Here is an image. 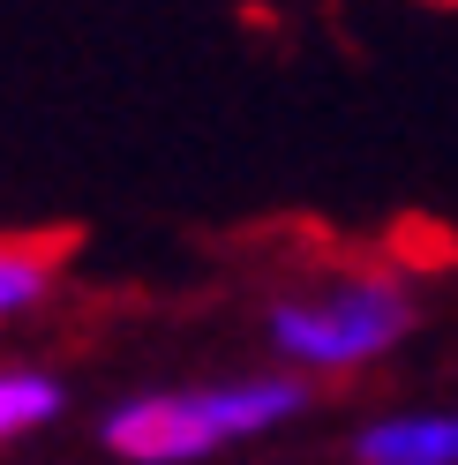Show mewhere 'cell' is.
I'll return each instance as SVG.
<instances>
[{
	"label": "cell",
	"instance_id": "cell-1",
	"mask_svg": "<svg viewBox=\"0 0 458 465\" xmlns=\"http://www.w3.org/2000/svg\"><path fill=\"white\" fill-rule=\"evenodd\" d=\"M301 383H241V391H195V398H135L105 420V450H121L135 465H181L204 458L234 435H255L285 413H301Z\"/></svg>",
	"mask_w": 458,
	"mask_h": 465
},
{
	"label": "cell",
	"instance_id": "cell-2",
	"mask_svg": "<svg viewBox=\"0 0 458 465\" xmlns=\"http://www.w3.org/2000/svg\"><path fill=\"white\" fill-rule=\"evenodd\" d=\"M406 323H413V301L398 293V278H338L324 293H301V301L271 308V338L308 368L376 361L383 345H398Z\"/></svg>",
	"mask_w": 458,
	"mask_h": 465
},
{
	"label": "cell",
	"instance_id": "cell-3",
	"mask_svg": "<svg viewBox=\"0 0 458 465\" xmlns=\"http://www.w3.org/2000/svg\"><path fill=\"white\" fill-rule=\"evenodd\" d=\"M83 232L75 225H53V232H8L0 241V315H15V308H31L45 293V278L61 255H75Z\"/></svg>",
	"mask_w": 458,
	"mask_h": 465
},
{
	"label": "cell",
	"instance_id": "cell-4",
	"mask_svg": "<svg viewBox=\"0 0 458 465\" xmlns=\"http://www.w3.org/2000/svg\"><path fill=\"white\" fill-rule=\"evenodd\" d=\"M361 465H458V413L368 428L361 435Z\"/></svg>",
	"mask_w": 458,
	"mask_h": 465
},
{
	"label": "cell",
	"instance_id": "cell-5",
	"mask_svg": "<svg viewBox=\"0 0 458 465\" xmlns=\"http://www.w3.org/2000/svg\"><path fill=\"white\" fill-rule=\"evenodd\" d=\"M53 405H61V391L45 383V375H0V443L23 428H38L53 420Z\"/></svg>",
	"mask_w": 458,
	"mask_h": 465
}]
</instances>
